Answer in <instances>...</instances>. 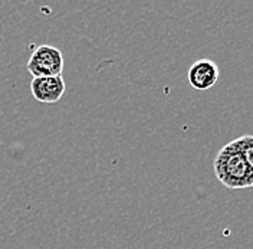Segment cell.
Here are the masks:
<instances>
[{
	"mask_svg": "<svg viewBox=\"0 0 253 249\" xmlns=\"http://www.w3.org/2000/svg\"><path fill=\"white\" fill-rule=\"evenodd\" d=\"M213 169L219 182L227 189L253 187V171L235 140L219 150Z\"/></svg>",
	"mask_w": 253,
	"mask_h": 249,
	"instance_id": "6da1fadb",
	"label": "cell"
},
{
	"mask_svg": "<svg viewBox=\"0 0 253 249\" xmlns=\"http://www.w3.org/2000/svg\"><path fill=\"white\" fill-rule=\"evenodd\" d=\"M62 52L52 45H41L36 48L28 62V71L33 78L58 77L62 75Z\"/></svg>",
	"mask_w": 253,
	"mask_h": 249,
	"instance_id": "7a4b0ae2",
	"label": "cell"
},
{
	"mask_svg": "<svg viewBox=\"0 0 253 249\" xmlns=\"http://www.w3.org/2000/svg\"><path fill=\"white\" fill-rule=\"evenodd\" d=\"M220 77L217 63L210 59H199L190 66L187 81L196 91H207L216 85Z\"/></svg>",
	"mask_w": 253,
	"mask_h": 249,
	"instance_id": "3957f363",
	"label": "cell"
},
{
	"mask_svg": "<svg viewBox=\"0 0 253 249\" xmlns=\"http://www.w3.org/2000/svg\"><path fill=\"white\" fill-rule=\"evenodd\" d=\"M65 81L62 75L33 78L31 82V91L33 98L42 104H56L65 94Z\"/></svg>",
	"mask_w": 253,
	"mask_h": 249,
	"instance_id": "277c9868",
	"label": "cell"
},
{
	"mask_svg": "<svg viewBox=\"0 0 253 249\" xmlns=\"http://www.w3.org/2000/svg\"><path fill=\"white\" fill-rule=\"evenodd\" d=\"M235 143L243 153L249 167L253 171V136H242L239 139H235Z\"/></svg>",
	"mask_w": 253,
	"mask_h": 249,
	"instance_id": "5b68a950",
	"label": "cell"
}]
</instances>
